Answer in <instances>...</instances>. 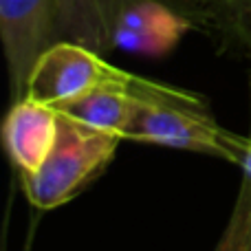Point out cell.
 <instances>
[{"instance_id": "cell-1", "label": "cell", "mask_w": 251, "mask_h": 251, "mask_svg": "<svg viewBox=\"0 0 251 251\" xmlns=\"http://www.w3.org/2000/svg\"><path fill=\"white\" fill-rule=\"evenodd\" d=\"M128 86L139 108L126 139L212 154L238 165L245 134L223 128L201 95L139 75L130 77Z\"/></svg>"}, {"instance_id": "cell-2", "label": "cell", "mask_w": 251, "mask_h": 251, "mask_svg": "<svg viewBox=\"0 0 251 251\" xmlns=\"http://www.w3.org/2000/svg\"><path fill=\"white\" fill-rule=\"evenodd\" d=\"M119 141V134L91 128L60 113V132L47 161L35 172H20L26 199L38 209L71 203L106 172Z\"/></svg>"}, {"instance_id": "cell-3", "label": "cell", "mask_w": 251, "mask_h": 251, "mask_svg": "<svg viewBox=\"0 0 251 251\" xmlns=\"http://www.w3.org/2000/svg\"><path fill=\"white\" fill-rule=\"evenodd\" d=\"M122 73L124 69L106 62L101 53L77 42L57 40L38 57L25 97L60 108L93 88L117 79Z\"/></svg>"}, {"instance_id": "cell-4", "label": "cell", "mask_w": 251, "mask_h": 251, "mask_svg": "<svg viewBox=\"0 0 251 251\" xmlns=\"http://www.w3.org/2000/svg\"><path fill=\"white\" fill-rule=\"evenodd\" d=\"M0 35L16 101L26 95L38 57L55 42V0H0Z\"/></svg>"}, {"instance_id": "cell-5", "label": "cell", "mask_w": 251, "mask_h": 251, "mask_svg": "<svg viewBox=\"0 0 251 251\" xmlns=\"http://www.w3.org/2000/svg\"><path fill=\"white\" fill-rule=\"evenodd\" d=\"M128 0H55V42L69 40L108 55L115 49V22ZM199 31L207 29L205 0H161Z\"/></svg>"}, {"instance_id": "cell-6", "label": "cell", "mask_w": 251, "mask_h": 251, "mask_svg": "<svg viewBox=\"0 0 251 251\" xmlns=\"http://www.w3.org/2000/svg\"><path fill=\"white\" fill-rule=\"evenodd\" d=\"M192 22L161 0H128L115 22V49L159 57L170 53Z\"/></svg>"}, {"instance_id": "cell-7", "label": "cell", "mask_w": 251, "mask_h": 251, "mask_svg": "<svg viewBox=\"0 0 251 251\" xmlns=\"http://www.w3.org/2000/svg\"><path fill=\"white\" fill-rule=\"evenodd\" d=\"M60 132V110L31 97L16 100L2 124V143L18 172H35Z\"/></svg>"}, {"instance_id": "cell-8", "label": "cell", "mask_w": 251, "mask_h": 251, "mask_svg": "<svg viewBox=\"0 0 251 251\" xmlns=\"http://www.w3.org/2000/svg\"><path fill=\"white\" fill-rule=\"evenodd\" d=\"M130 77L132 73L124 71L117 79L93 88L91 93L60 106L57 110L62 115H69L77 122L91 126V128L106 130V132L119 134L122 139H126L128 126L139 108V101L134 100L128 86Z\"/></svg>"}, {"instance_id": "cell-9", "label": "cell", "mask_w": 251, "mask_h": 251, "mask_svg": "<svg viewBox=\"0 0 251 251\" xmlns=\"http://www.w3.org/2000/svg\"><path fill=\"white\" fill-rule=\"evenodd\" d=\"M205 35H209L223 53L251 62V0H205Z\"/></svg>"}, {"instance_id": "cell-10", "label": "cell", "mask_w": 251, "mask_h": 251, "mask_svg": "<svg viewBox=\"0 0 251 251\" xmlns=\"http://www.w3.org/2000/svg\"><path fill=\"white\" fill-rule=\"evenodd\" d=\"M212 251H251V174H243L229 221Z\"/></svg>"}, {"instance_id": "cell-11", "label": "cell", "mask_w": 251, "mask_h": 251, "mask_svg": "<svg viewBox=\"0 0 251 251\" xmlns=\"http://www.w3.org/2000/svg\"><path fill=\"white\" fill-rule=\"evenodd\" d=\"M238 168L243 170V174H251V79H249V130H247V134H245Z\"/></svg>"}]
</instances>
